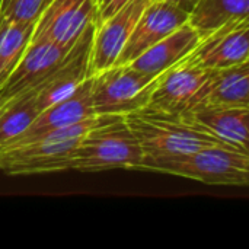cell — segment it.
Masks as SVG:
<instances>
[{"instance_id":"obj_1","label":"cell","mask_w":249,"mask_h":249,"mask_svg":"<svg viewBox=\"0 0 249 249\" xmlns=\"http://www.w3.org/2000/svg\"><path fill=\"white\" fill-rule=\"evenodd\" d=\"M108 117L111 115H92L26 143L0 149V172L22 177L71 169L73 152L83 134Z\"/></svg>"},{"instance_id":"obj_2","label":"cell","mask_w":249,"mask_h":249,"mask_svg":"<svg viewBox=\"0 0 249 249\" xmlns=\"http://www.w3.org/2000/svg\"><path fill=\"white\" fill-rule=\"evenodd\" d=\"M140 171L175 175L207 185L247 187L249 153L228 146H209L178 156L144 158Z\"/></svg>"},{"instance_id":"obj_3","label":"cell","mask_w":249,"mask_h":249,"mask_svg":"<svg viewBox=\"0 0 249 249\" xmlns=\"http://www.w3.org/2000/svg\"><path fill=\"white\" fill-rule=\"evenodd\" d=\"M144 160L142 146L123 115H111L88 130L73 152L71 169L102 172L140 169Z\"/></svg>"},{"instance_id":"obj_4","label":"cell","mask_w":249,"mask_h":249,"mask_svg":"<svg viewBox=\"0 0 249 249\" xmlns=\"http://www.w3.org/2000/svg\"><path fill=\"white\" fill-rule=\"evenodd\" d=\"M124 120L137 137L144 158H169L209 146H228L181 114L169 115L142 109L124 115Z\"/></svg>"},{"instance_id":"obj_5","label":"cell","mask_w":249,"mask_h":249,"mask_svg":"<svg viewBox=\"0 0 249 249\" xmlns=\"http://www.w3.org/2000/svg\"><path fill=\"white\" fill-rule=\"evenodd\" d=\"M158 76L115 64L92 76V107L98 115H127L146 108Z\"/></svg>"},{"instance_id":"obj_6","label":"cell","mask_w":249,"mask_h":249,"mask_svg":"<svg viewBox=\"0 0 249 249\" xmlns=\"http://www.w3.org/2000/svg\"><path fill=\"white\" fill-rule=\"evenodd\" d=\"M249 60V19L226 25L201 38L179 64L203 70H220Z\"/></svg>"},{"instance_id":"obj_7","label":"cell","mask_w":249,"mask_h":249,"mask_svg":"<svg viewBox=\"0 0 249 249\" xmlns=\"http://www.w3.org/2000/svg\"><path fill=\"white\" fill-rule=\"evenodd\" d=\"M98 0H51L36 19L31 41H50L71 48L90 23H96Z\"/></svg>"},{"instance_id":"obj_8","label":"cell","mask_w":249,"mask_h":249,"mask_svg":"<svg viewBox=\"0 0 249 249\" xmlns=\"http://www.w3.org/2000/svg\"><path fill=\"white\" fill-rule=\"evenodd\" d=\"M69 50L50 41H29L15 70L0 88V105L23 93L36 95Z\"/></svg>"},{"instance_id":"obj_9","label":"cell","mask_w":249,"mask_h":249,"mask_svg":"<svg viewBox=\"0 0 249 249\" xmlns=\"http://www.w3.org/2000/svg\"><path fill=\"white\" fill-rule=\"evenodd\" d=\"M209 74L210 70L177 63L158 76L144 111L169 115L190 111Z\"/></svg>"},{"instance_id":"obj_10","label":"cell","mask_w":249,"mask_h":249,"mask_svg":"<svg viewBox=\"0 0 249 249\" xmlns=\"http://www.w3.org/2000/svg\"><path fill=\"white\" fill-rule=\"evenodd\" d=\"M96 23L90 22L79 35L58 67L45 79L35 96L39 111L63 99L90 76V54Z\"/></svg>"},{"instance_id":"obj_11","label":"cell","mask_w":249,"mask_h":249,"mask_svg":"<svg viewBox=\"0 0 249 249\" xmlns=\"http://www.w3.org/2000/svg\"><path fill=\"white\" fill-rule=\"evenodd\" d=\"M153 0H128L108 19L96 25L90 54V76L115 66L140 15Z\"/></svg>"},{"instance_id":"obj_12","label":"cell","mask_w":249,"mask_h":249,"mask_svg":"<svg viewBox=\"0 0 249 249\" xmlns=\"http://www.w3.org/2000/svg\"><path fill=\"white\" fill-rule=\"evenodd\" d=\"M188 22V12L162 0L150 1L140 15L115 64H130L160 39Z\"/></svg>"},{"instance_id":"obj_13","label":"cell","mask_w":249,"mask_h":249,"mask_svg":"<svg viewBox=\"0 0 249 249\" xmlns=\"http://www.w3.org/2000/svg\"><path fill=\"white\" fill-rule=\"evenodd\" d=\"M92 115L98 114L93 112L92 107V76H89L71 93L39 111L32 123L20 134H18L0 149L26 143L50 131L80 123Z\"/></svg>"},{"instance_id":"obj_14","label":"cell","mask_w":249,"mask_h":249,"mask_svg":"<svg viewBox=\"0 0 249 249\" xmlns=\"http://www.w3.org/2000/svg\"><path fill=\"white\" fill-rule=\"evenodd\" d=\"M209 108H249V63H241L210 74L198 95L194 107ZM191 108V109H193Z\"/></svg>"},{"instance_id":"obj_15","label":"cell","mask_w":249,"mask_h":249,"mask_svg":"<svg viewBox=\"0 0 249 249\" xmlns=\"http://www.w3.org/2000/svg\"><path fill=\"white\" fill-rule=\"evenodd\" d=\"M181 115L228 146L249 153V108L198 107Z\"/></svg>"},{"instance_id":"obj_16","label":"cell","mask_w":249,"mask_h":249,"mask_svg":"<svg viewBox=\"0 0 249 249\" xmlns=\"http://www.w3.org/2000/svg\"><path fill=\"white\" fill-rule=\"evenodd\" d=\"M198 41L200 35L188 22H185L171 35L160 39L134 58L130 66L144 74L159 76L191 53Z\"/></svg>"},{"instance_id":"obj_17","label":"cell","mask_w":249,"mask_h":249,"mask_svg":"<svg viewBox=\"0 0 249 249\" xmlns=\"http://www.w3.org/2000/svg\"><path fill=\"white\" fill-rule=\"evenodd\" d=\"M249 0H196L188 13V23L200 39L214 31L248 19Z\"/></svg>"},{"instance_id":"obj_18","label":"cell","mask_w":249,"mask_h":249,"mask_svg":"<svg viewBox=\"0 0 249 249\" xmlns=\"http://www.w3.org/2000/svg\"><path fill=\"white\" fill-rule=\"evenodd\" d=\"M36 22H10L0 16V88L23 55Z\"/></svg>"},{"instance_id":"obj_19","label":"cell","mask_w":249,"mask_h":249,"mask_svg":"<svg viewBox=\"0 0 249 249\" xmlns=\"http://www.w3.org/2000/svg\"><path fill=\"white\" fill-rule=\"evenodd\" d=\"M50 3L51 0H9L7 4L0 9V16L10 22H36Z\"/></svg>"},{"instance_id":"obj_20","label":"cell","mask_w":249,"mask_h":249,"mask_svg":"<svg viewBox=\"0 0 249 249\" xmlns=\"http://www.w3.org/2000/svg\"><path fill=\"white\" fill-rule=\"evenodd\" d=\"M128 0H98L96 9V25L114 15L120 7H123Z\"/></svg>"},{"instance_id":"obj_21","label":"cell","mask_w":249,"mask_h":249,"mask_svg":"<svg viewBox=\"0 0 249 249\" xmlns=\"http://www.w3.org/2000/svg\"><path fill=\"white\" fill-rule=\"evenodd\" d=\"M162 1L172 3V4H175V6H178V7L184 9V10H185V12H188V13H190L191 7H193V6H194V3H196V0H162Z\"/></svg>"},{"instance_id":"obj_22","label":"cell","mask_w":249,"mask_h":249,"mask_svg":"<svg viewBox=\"0 0 249 249\" xmlns=\"http://www.w3.org/2000/svg\"><path fill=\"white\" fill-rule=\"evenodd\" d=\"M0 1H1V4H0V9H1L3 6H6V4H7V1H9V0H0Z\"/></svg>"},{"instance_id":"obj_23","label":"cell","mask_w":249,"mask_h":249,"mask_svg":"<svg viewBox=\"0 0 249 249\" xmlns=\"http://www.w3.org/2000/svg\"><path fill=\"white\" fill-rule=\"evenodd\" d=\"M0 4H1V1H0Z\"/></svg>"}]
</instances>
